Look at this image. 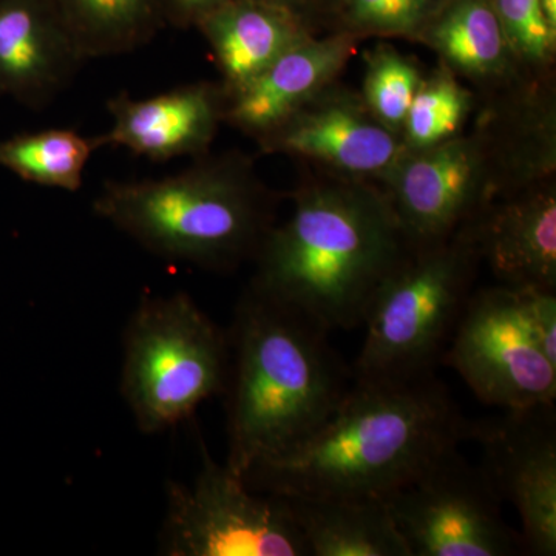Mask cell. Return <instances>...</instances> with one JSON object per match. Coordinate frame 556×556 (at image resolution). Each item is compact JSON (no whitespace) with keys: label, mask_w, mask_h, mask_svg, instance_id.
I'll return each mask as SVG.
<instances>
[{"label":"cell","mask_w":556,"mask_h":556,"mask_svg":"<svg viewBox=\"0 0 556 556\" xmlns=\"http://www.w3.org/2000/svg\"><path fill=\"white\" fill-rule=\"evenodd\" d=\"M97 150L94 137L73 129L24 131L0 139V169L39 188L75 193Z\"/></svg>","instance_id":"44dd1931"},{"label":"cell","mask_w":556,"mask_h":556,"mask_svg":"<svg viewBox=\"0 0 556 556\" xmlns=\"http://www.w3.org/2000/svg\"><path fill=\"white\" fill-rule=\"evenodd\" d=\"M257 144L262 153L311 161L338 177L376 185L405 150L402 138L372 116L361 93L338 80L258 138Z\"/></svg>","instance_id":"7c38bea8"},{"label":"cell","mask_w":556,"mask_h":556,"mask_svg":"<svg viewBox=\"0 0 556 556\" xmlns=\"http://www.w3.org/2000/svg\"><path fill=\"white\" fill-rule=\"evenodd\" d=\"M455 75L508 83L519 68L492 0H448L419 39Z\"/></svg>","instance_id":"d6986e66"},{"label":"cell","mask_w":556,"mask_h":556,"mask_svg":"<svg viewBox=\"0 0 556 556\" xmlns=\"http://www.w3.org/2000/svg\"><path fill=\"white\" fill-rule=\"evenodd\" d=\"M448 0H343L329 31L364 38H402L419 42Z\"/></svg>","instance_id":"603a6c76"},{"label":"cell","mask_w":556,"mask_h":556,"mask_svg":"<svg viewBox=\"0 0 556 556\" xmlns=\"http://www.w3.org/2000/svg\"><path fill=\"white\" fill-rule=\"evenodd\" d=\"M548 24L556 28V0H541Z\"/></svg>","instance_id":"f1b7e54d"},{"label":"cell","mask_w":556,"mask_h":556,"mask_svg":"<svg viewBox=\"0 0 556 556\" xmlns=\"http://www.w3.org/2000/svg\"><path fill=\"white\" fill-rule=\"evenodd\" d=\"M481 263L468 223L447 239L409 244L369 302L353 379L399 382L433 375L473 294Z\"/></svg>","instance_id":"5b68a950"},{"label":"cell","mask_w":556,"mask_h":556,"mask_svg":"<svg viewBox=\"0 0 556 556\" xmlns=\"http://www.w3.org/2000/svg\"><path fill=\"white\" fill-rule=\"evenodd\" d=\"M84 62L51 0H0V100L46 110Z\"/></svg>","instance_id":"5bb4252c"},{"label":"cell","mask_w":556,"mask_h":556,"mask_svg":"<svg viewBox=\"0 0 556 556\" xmlns=\"http://www.w3.org/2000/svg\"><path fill=\"white\" fill-rule=\"evenodd\" d=\"M219 72L226 98L251 83L285 51L317 35L277 0H226L197 24Z\"/></svg>","instance_id":"e0dca14e"},{"label":"cell","mask_w":556,"mask_h":556,"mask_svg":"<svg viewBox=\"0 0 556 556\" xmlns=\"http://www.w3.org/2000/svg\"><path fill=\"white\" fill-rule=\"evenodd\" d=\"M382 497L409 556L526 555L521 532L504 518L503 501L459 448Z\"/></svg>","instance_id":"ba28073f"},{"label":"cell","mask_w":556,"mask_h":556,"mask_svg":"<svg viewBox=\"0 0 556 556\" xmlns=\"http://www.w3.org/2000/svg\"><path fill=\"white\" fill-rule=\"evenodd\" d=\"M84 60L123 56L167 28L164 0H51Z\"/></svg>","instance_id":"ffe728a7"},{"label":"cell","mask_w":556,"mask_h":556,"mask_svg":"<svg viewBox=\"0 0 556 556\" xmlns=\"http://www.w3.org/2000/svg\"><path fill=\"white\" fill-rule=\"evenodd\" d=\"M468 420L467 441L482 448V471L521 522L526 555H556V413L554 404L503 409Z\"/></svg>","instance_id":"8fae6325"},{"label":"cell","mask_w":556,"mask_h":556,"mask_svg":"<svg viewBox=\"0 0 556 556\" xmlns=\"http://www.w3.org/2000/svg\"><path fill=\"white\" fill-rule=\"evenodd\" d=\"M361 97L372 116L401 137L402 127L424 75L416 62L390 43L368 51Z\"/></svg>","instance_id":"cb8c5ba5"},{"label":"cell","mask_w":556,"mask_h":556,"mask_svg":"<svg viewBox=\"0 0 556 556\" xmlns=\"http://www.w3.org/2000/svg\"><path fill=\"white\" fill-rule=\"evenodd\" d=\"M519 68L541 72L554 64L556 28L548 24L541 0H492Z\"/></svg>","instance_id":"d4e9b609"},{"label":"cell","mask_w":556,"mask_h":556,"mask_svg":"<svg viewBox=\"0 0 556 556\" xmlns=\"http://www.w3.org/2000/svg\"><path fill=\"white\" fill-rule=\"evenodd\" d=\"M490 170L489 141L460 134L433 148L404 150L380 188L415 247L447 239L478 217L496 192Z\"/></svg>","instance_id":"30bf717a"},{"label":"cell","mask_w":556,"mask_h":556,"mask_svg":"<svg viewBox=\"0 0 556 556\" xmlns=\"http://www.w3.org/2000/svg\"><path fill=\"white\" fill-rule=\"evenodd\" d=\"M357 43L358 39L345 31L317 33L302 40L229 94L225 124L257 141L336 83Z\"/></svg>","instance_id":"2e32d148"},{"label":"cell","mask_w":556,"mask_h":556,"mask_svg":"<svg viewBox=\"0 0 556 556\" xmlns=\"http://www.w3.org/2000/svg\"><path fill=\"white\" fill-rule=\"evenodd\" d=\"M507 192L468 223L482 262L504 287L556 289L554 179H532Z\"/></svg>","instance_id":"9a60e30c"},{"label":"cell","mask_w":556,"mask_h":556,"mask_svg":"<svg viewBox=\"0 0 556 556\" xmlns=\"http://www.w3.org/2000/svg\"><path fill=\"white\" fill-rule=\"evenodd\" d=\"M226 466L243 477L295 447L332 415L353 387V371L327 329L244 289L228 329Z\"/></svg>","instance_id":"3957f363"},{"label":"cell","mask_w":556,"mask_h":556,"mask_svg":"<svg viewBox=\"0 0 556 556\" xmlns=\"http://www.w3.org/2000/svg\"><path fill=\"white\" fill-rule=\"evenodd\" d=\"M269 230L249 287L332 331L362 327L409 243L383 189L345 177L309 179Z\"/></svg>","instance_id":"7a4b0ae2"},{"label":"cell","mask_w":556,"mask_h":556,"mask_svg":"<svg viewBox=\"0 0 556 556\" xmlns=\"http://www.w3.org/2000/svg\"><path fill=\"white\" fill-rule=\"evenodd\" d=\"M475 98L442 64L420 80L402 127L405 150L433 148L464 134Z\"/></svg>","instance_id":"7402d4cb"},{"label":"cell","mask_w":556,"mask_h":556,"mask_svg":"<svg viewBox=\"0 0 556 556\" xmlns=\"http://www.w3.org/2000/svg\"><path fill=\"white\" fill-rule=\"evenodd\" d=\"M226 101L219 80L182 84L149 98L119 91L105 104L112 126L94 142L98 149H126L155 163L197 160L211 152L225 123Z\"/></svg>","instance_id":"4fadbf2b"},{"label":"cell","mask_w":556,"mask_h":556,"mask_svg":"<svg viewBox=\"0 0 556 556\" xmlns=\"http://www.w3.org/2000/svg\"><path fill=\"white\" fill-rule=\"evenodd\" d=\"M522 316L538 345L556 365V289L515 288Z\"/></svg>","instance_id":"484cf974"},{"label":"cell","mask_w":556,"mask_h":556,"mask_svg":"<svg viewBox=\"0 0 556 556\" xmlns=\"http://www.w3.org/2000/svg\"><path fill=\"white\" fill-rule=\"evenodd\" d=\"M298 13L314 31L331 28L343 0H277Z\"/></svg>","instance_id":"83f0119b"},{"label":"cell","mask_w":556,"mask_h":556,"mask_svg":"<svg viewBox=\"0 0 556 556\" xmlns=\"http://www.w3.org/2000/svg\"><path fill=\"white\" fill-rule=\"evenodd\" d=\"M277 496L309 556H409L382 496Z\"/></svg>","instance_id":"ac0fdd59"},{"label":"cell","mask_w":556,"mask_h":556,"mask_svg":"<svg viewBox=\"0 0 556 556\" xmlns=\"http://www.w3.org/2000/svg\"><path fill=\"white\" fill-rule=\"evenodd\" d=\"M468 419L433 375L357 382L287 453L244 473L268 495L383 496L467 441Z\"/></svg>","instance_id":"6da1fadb"},{"label":"cell","mask_w":556,"mask_h":556,"mask_svg":"<svg viewBox=\"0 0 556 556\" xmlns=\"http://www.w3.org/2000/svg\"><path fill=\"white\" fill-rule=\"evenodd\" d=\"M441 364L489 407L555 404L556 365L527 327L515 288L475 289Z\"/></svg>","instance_id":"9c48e42d"},{"label":"cell","mask_w":556,"mask_h":556,"mask_svg":"<svg viewBox=\"0 0 556 556\" xmlns=\"http://www.w3.org/2000/svg\"><path fill=\"white\" fill-rule=\"evenodd\" d=\"M277 207L240 150L208 152L163 178L108 181L93 200L98 218L155 257L215 273L254 262Z\"/></svg>","instance_id":"277c9868"},{"label":"cell","mask_w":556,"mask_h":556,"mask_svg":"<svg viewBox=\"0 0 556 556\" xmlns=\"http://www.w3.org/2000/svg\"><path fill=\"white\" fill-rule=\"evenodd\" d=\"M226 0H164V16L167 27L192 30L211 11Z\"/></svg>","instance_id":"4316f807"},{"label":"cell","mask_w":556,"mask_h":556,"mask_svg":"<svg viewBox=\"0 0 556 556\" xmlns=\"http://www.w3.org/2000/svg\"><path fill=\"white\" fill-rule=\"evenodd\" d=\"M192 484L169 482L159 536L166 556H309L283 501L249 489L201 445Z\"/></svg>","instance_id":"52a82bcc"},{"label":"cell","mask_w":556,"mask_h":556,"mask_svg":"<svg viewBox=\"0 0 556 556\" xmlns=\"http://www.w3.org/2000/svg\"><path fill=\"white\" fill-rule=\"evenodd\" d=\"M229 334L186 292L149 295L130 314L123 338L121 394L138 430L163 433L223 394Z\"/></svg>","instance_id":"8992f818"}]
</instances>
